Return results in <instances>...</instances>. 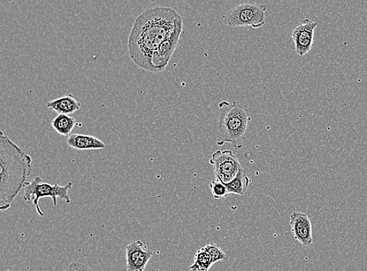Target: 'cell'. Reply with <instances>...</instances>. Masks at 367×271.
I'll use <instances>...</instances> for the list:
<instances>
[{"mask_svg": "<svg viewBox=\"0 0 367 271\" xmlns=\"http://www.w3.org/2000/svg\"><path fill=\"white\" fill-rule=\"evenodd\" d=\"M181 21L179 13L170 7L155 6L143 12L136 18L128 36L130 58L136 65L152 72L153 55Z\"/></svg>", "mask_w": 367, "mask_h": 271, "instance_id": "6da1fadb", "label": "cell"}, {"mask_svg": "<svg viewBox=\"0 0 367 271\" xmlns=\"http://www.w3.org/2000/svg\"><path fill=\"white\" fill-rule=\"evenodd\" d=\"M33 172V159L1 131L0 136V210H9Z\"/></svg>", "mask_w": 367, "mask_h": 271, "instance_id": "7a4b0ae2", "label": "cell"}, {"mask_svg": "<svg viewBox=\"0 0 367 271\" xmlns=\"http://www.w3.org/2000/svg\"><path fill=\"white\" fill-rule=\"evenodd\" d=\"M219 112L217 145L229 143L242 148L251 121L248 108L240 101L225 100L219 104Z\"/></svg>", "mask_w": 367, "mask_h": 271, "instance_id": "3957f363", "label": "cell"}, {"mask_svg": "<svg viewBox=\"0 0 367 271\" xmlns=\"http://www.w3.org/2000/svg\"><path fill=\"white\" fill-rule=\"evenodd\" d=\"M73 183L70 182L61 187L56 183L51 185L48 183L43 182V179L40 176H37L31 182H26L25 185L24 199L26 201L33 200V204L36 209V212L41 216H44L40 206V200L41 198H51L53 205L57 206V198L62 199L67 204L71 203V199L68 195V192L72 188Z\"/></svg>", "mask_w": 367, "mask_h": 271, "instance_id": "277c9868", "label": "cell"}, {"mask_svg": "<svg viewBox=\"0 0 367 271\" xmlns=\"http://www.w3.org/2000/svg\"><path fill=\"white\" fill-rule=\"evenodd\" d=\"M267 7L261 4L243 3L236 5L224 17V24L229 27L253 28L265 26Z\"/></svg>", "mask_w": 367, "mask_h": 271, "instance_id": "5b68a950", "label": "cell"}, {"mask_svg": "<svg viewBox=\"0 0 367 271\" xmlns=\"http://www.w3.org/2000/svg\"><path fill=\"white\" fill-rule=\"evenodd\" d=\"M210 164L217 179L221 183L231 182L242 168L240 160L232 150H218L212 154Z\"/></svg>", "mask_w": 367, "mask_h": 271, "instance_id": "8992f818", "label": "cell"}, {"mask_svg": "<svg viewBox=\"0 0 367 271\" xmlns=\"http://www.w3.org/2000/svg\"><path fill=\"white\" fill-rule=\"evenodd\" d=\"M182 31V21L175 27L171 35L167 38L155 52L151 59L152 72H163L172 58L179 44Z\"/></svg>", "mask_w": 367, "mask_h": 271, "instance_id": "52a82bcc", "label": "cell"}, {"mask_svg": "<svg viewBox=\"0 0 367 271\" xmlns=\"http://www.w3.org/2000/svg\"><path fill=\"white\" fill-rule=\"evenodd\" d=\"M317 26V22L305 19L293 29L292 37L298 56L303 57L311 51Z\"/></svg>", "mask_w": 367, "mask_h": 271, "instance_id": "ba28073f", "label": "cell"}, {"mask_svg": "<svg viewBox=\"0 0 367 271\" xmlns=\"http://www.w3.org/2000/svg\"><path fill=\"white\" fill-rule=\"evenodd\" d=\"M154 253L140 240L130 243L126 248L127 271H145Z\"/></svg>", "mask_w": 367, "mask_h": 271, "instance_id": "9c48e42d", "label": "cell"}, {"mask_svg": "<svg viewBox=\"0 0 367 271\" xmlns=\"http://www.w3.org/2000/svg\"><path fill=\"white\" fill-rule=\"evenodd\" d=\"M290 226L294 238L304 246L312 243V223L307 214L295 211L290 216Z\"/></svg>", "mask_w": 367, "mask_h": 271, "instance_id": "30bf717a", "label": "cell"}, {"mask_svg": "<svg viewBox=\"0 0 367 271\" xmlns=\"http://www.w3.org/2000/svg\"><path fill=\"white\" fill-rule=\"evenodd\" d=\"M67 143L71 148L78 150H104L106 147V144L97 137L80 134L68 136Z\"/></svg>", "mask_w": 367, "mask_h": 271, "instance_id": "8fae6325", "label": "cell"}, {"mask_svg": "<svg viewBox=\"0 0 367 271\" xmlns=\"http://www.w3.org/2000/svg\"><path fill=\"white\" fill-rule=\"evenodd\" d=\"M47 106L59 114L70 115L80 110L81 104L70 94L52 100L48 103Z\"/></svg>", "mask_w": 367, "mask_h": 271, "instance_id": "7c38bea8", "label": "cell"}, {"mask_svg": "<svg viewBox=\"0 0 367 271\" xmlns=\"http://www.w3.org/2000/svg\"><path fill=\"white\" fill-rule=\"evenodd\" d=\"M251 183V180L248 176L246 170L241 168L231 182L224 184L229 194L232 193V194L243 196L247 192Z\"/></svg>", "mask_w": 367, "mask_h": 271, "instance_id": "4fadbf2b", "label": "cell"}, {"mask_svg": "<svg viewBox=\"0 0 367 271\" xmlns=\"http://www.w3.org/2000/svg\"><path fill=\"white\" fill-rule=\"evenodd\" d=\"M51 126L58 134L68 136L76 126V120L70 115L59 114L51 121Z\"/></svg>", "mask_w": 367, "mask_h": 271, "instance_id": "5bb4252c", "label": "cell"}, {"mask_svg": "<svg viewBox=\"0 0 367 271\" xmlns=\"http://www.w3.org/2000/svg\"><path fill=\"white\" fill-rule=\"evenodd\" d=\"M212 265L210 254L204 250V248H202L195 254V262L190 267V271H209Z\"/></svg>", "mask_w": 367, "mask_h": 271, "instance_id": "9a60e30c", "label": "cell"}, {"mask_svg": "<svg viewBox=\"0 0 367 271\" xmlns=\"http://www.w3.org/2000/svg\"><path fill=\"white\" fill-rule=\"evenodd\" d=\"M204 248L210 254L212 265H215L219 261H227L229 260L228 255L217 244L211 243Z\"/></svg>", "mask_w": 367, "mask_h": 271, "instance_id": "2e32d148", "label": "cell"}, {"mask_svg": "<svg viewBox=\"0 0 367 271\" xmlns=\"http://www.w3.org/2000/svg\"><path fill=\"white\" fill-rule=\"evenodd\" d=\"M210 189L213 198L215 199H224L229 195L225 184L217 180V178L210 183Z\"/></svg>", "mask_w": 367, "mask_h": 271, "instance_id": "e0dca14e", "label": "cell"}, {"mask_svg": "<svg viewBox=\"0 0 367 271\" xmlns=\"http://www.w3.org/2000/svg\"><path fill=\"white\" fill-rule=\"evenodd\" d=\"M63 271H94L89 267L79 262H72L70 267Z\"/></svg>", "mask_w": 367, "mask_h": 271, "instance_id": "ac0fdd59", "label": "cell"}, {"mask_svg": "<svg viewBox=\"0 0 367 271\" xmlns=\"http://www.w3.org/2000/svg\"><path fill=\"white\" fill-rule=\"evenodd\" d=\"M7 271H11V270H7Z\"/></svg>", "mask_w": 367, "mask_h": 271, "instance_id": "d6986e66", "label": "cell"}]
</instances>
